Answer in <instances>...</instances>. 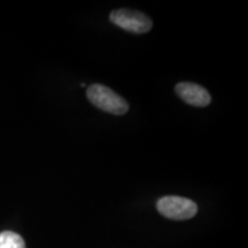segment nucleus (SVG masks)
<instances>
[{"label":"nucleus","instance_id":"nucleus-4","mask_svg":"<svg viewBox=\"0 0 248 248\" xmlns=\"http://www.w3.org/2000/svg\"><path fill=\"white\" fill-rule=\"evenodd\" d=\"M176 93L186 104L194 107H206L212 101L209 92L201 85L183 82L176 85Z\"/></svg>","mask_w":248,"mask_h":248},{"label":"nucleus","instance_id":"nucleus-5","mask_svg":"<svg viewBox=\"0 0 248 248\" xmlns=\"http://www.w3.org/2000/svg\"><path fill=\"white\" fill-rule=\"evenodd\" d=\"M0 248H26L23 238L12 231L0 233Z\"/></svg>","mask_w":248,"mask_h":248},{"label":"nucleus","instance_id":"nucleus-3","mask_svg":"<svg viewBox=\"0 0 248 248\" xmlns=\"http://www.w3.org/2000/svg\"><path fill=\"white\" fill-rule=\"evenodd\" d=\"M109 18L111 23L133 33H146L153 27V23L147 15L135 9H116L111 12Z\"/></svg>","mask_w":248,"mask_h":248},{"label":"nucleus","instance_id":"nucleus-2","mask_svg":"<svg viewBox=\"0 0 248 248\" xmlns=\"http://www.w3.org/2000/svg\"><path fill=\"white\" fill-rule=\"evenodd\" d=\"M156 208L161 215L176 221L192 218L198 213V206L194 201L183 197H163L157 201Z\"/></svg>","mask_w":248,"mask_h":248},{"label":"nucleus","instance_id":"nucleus-1","mask_svg":"<svg viewBox=\"0 0 248 248\" xmlns=\"http://www.w3.org/2000/svg\"><path fill=\"white\" fill-rule=\"evenodd\" d=\"M86 95L95 107L114 115H123L129 110V104L125 99L108 86L101 84L90 85L86 91Z\"/></svg>","mask_w":248,"mask_h":248}]
</instances>
